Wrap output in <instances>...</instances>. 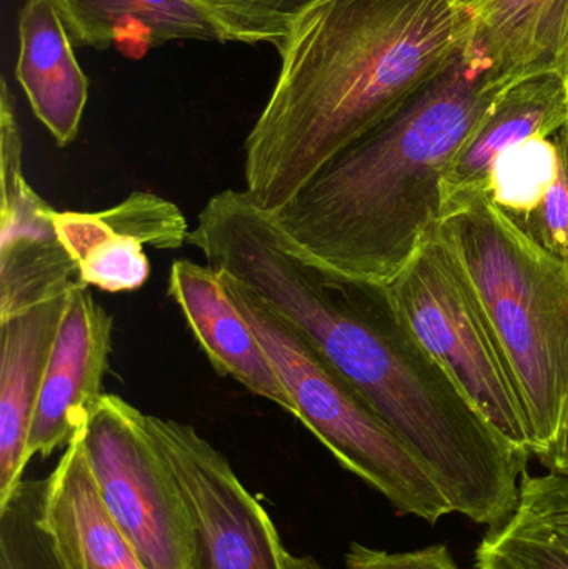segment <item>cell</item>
Returning a JSON list of instances; mask_svg holds the SVG:
<instances>
[{
	"label": "cell",
	"instance_id": "4",
	"mask_svg": "<svg viewBox=\"0 0 568 569\" xmlns=\"http://www.w3.org/2000/svg\"><path fill=\"white\" fill-rule=\"evenodd\" d=\"M436 229L499 335L540 458L556 440L568 395V266L486 192L446 199Z\"/></svg>",
	"mask_w": 568,
	"mask_h": 569
},
{
	"label": "cell",
	"instance_id": "1",
	"mask_svg": "<svg viewBox=\"0 0 568 569\" xmlns=\"http://www.w3.org/2000/svg\"><path fill=\"white\" fill-rule=\"evenodd\" d=\"M470 37L472 17L454 0H316L277 49L276 86L243 143V193L263 212L286 206Z\"/></svg>",
	"mask_w": 568,
	"mask_h": 569
},
{
	"label": "cell",
	"instance_id": "9",
	"mask_svg": "<svg viewBox=\"0 0 568 569\" xmlns=\"http://www.w3.org/2000/svg\"><path fill=\"white\" fill-rule=\"evenodd\" d=\"M57 210L30 186L16 99L0 86V320L83 284L56 232Z\"/></svg>",
	"mask_w": 568,
	"mask_h": 569
},
{
	"label": "cell",
	"instance_id": "20",
	"mask_svg": "<svg viewBox=\"0 0 568 569\" xmlns=\"http://www.w3.org/2000/svg\"><path fill=\"white\" fill-rule=\"evenodd\" d=\"M559 133L510 147L494 162L486 193L514 222L526 219L556 182L560 169Z\"/></svg>",
	"mask_w": 568,
	"mask_h": 569
},
{
	"label": "cell",
	"instance_id": "24",
	"mask_svg": "<svg viewBox=\"0 0 568 569\" xmlns=\"http://www.w3.org/2000/svg\"><path fill=\"white\" fill-rule=\"evenodd\" d=\"M539 460L547 470L554 471V473L568 475V395L556 440Z\"/></svg>",
	"mask_w": 568,
	"mask_h": 569
},
{
	"label": "cell",
	"instance_id": "21",
	"mask_svg": "<svg viewBox=\"0 0 568 569\" xmlns=\"http://www.w3.org/2000/svg\"><path fill=\"white\" fill-rule=\"evenodd\" d=\"M560 169L542 202L516 222L547 252L568 266V127L559 133Z\"/></svg>",
	"mask_w": 568,
	"mask_h": 569
},
{
	"label": "cell",
	"instance_id": "26",
	"mask_svg": "<svg viewBox=\"0 0 568 569\" xmlns=\"http://www.w3.org/2000/svg\"><path fill=\"white\" fill-rule=\"evenodd\" d=\"M562 72H564V76H566V82H567V87H568V62L566 63V67H564Z\"/></svg>",
	"mask_w": 568,
	"mask_h": 569
},
{
	"label": "cell",
	"instance_id": "15",
	"mask_svg": "<svg viewBox=\"0 0 568 569\" xmlns=\"http://www.w3.org/2000/svg\"><path fill=\"white\" fill-rule=\"evenodd\" d=\"M568 127V87L562 70L529 73L504 87L457 152L444 179V202L457 193L486 192L500 153Z\"/></svg>",
	"mask_w": 568,
	"mask_h": 569
},
{
	"label": "cell",
	"instance_id": "18",
	"mask_svg": "<svg viewBox=\"0 0 568 569\" xmlns=\"http://www.w3.org/2000/svg\"><path fill=\"white\" fill-rule=\"evenodd\" d=\"M476 569H568V475H524L516 510L480 540Z\"/></svg>",
	"mask_w": 568,
	"mask_h": 569
},
{
	"label": "cell",
	"instance_id": "19",
	"mask_svg": "<svg viewBox=\"0 0 568 569\" xmlns=\"http://www.w3.org/2000/svg\"><path fill=\"white\" fill-rule=\"evenodd\" d=\"M53 223L86 287L127 293L140 290L150 279L146 246L109 209L57 212Z\"/></svg>",
	"mask_w": 568,
	"mask_h": 569
},
{
	"label": "cell",
	"instance_id": "11",
	"mask_svg": "<svg viewBox=\"0 0 568 569\" xmlns=\"http://www.w3.org/2000/svg\"><path fill=\"white\" fill-rule=\"evenodd\" d=\"M76 49L116 46L139 59L169 42L246 43L277 40L216 0H53Z\"/></svg>",
	"mask_w": 568,
	"mask_h": 569
},
{
	"label": "cell",
	"instance_id": "3",
	"mask_svg": "<svg viewBox=\"0 0 568 569\" xmlns=\"http://www.w3.org/2000/svg\"><path fill=\"white\" fill-rule=\"evenodd\" d=\"M286 317L432 471L454 513L489 528L512 515L530 455L484 417L387 284L313 273Z\"/></svg>",
	"mask_w": 568,
	"mask_h": 569
},
{
	"label": "cell",
	"instance_id": "7",
	"mask_svg": "<svg viewBox=\"0 0 568 569\" xmlns=\"http://www.w3.org/2000/svg\"><path fill=\"white\" fill-rule=\"evenodd\" d=\"M80 438L100 497L143 567L189 569V513L142 411L103 393Z\"/></svg>",
	"mask_w": 568,
	"mask_h": 569
},
{
	"label": "cell",
	"instance_id": "16",
	"mask_svg": "<svg viewBox=\"0 0 568 569\" xmlns=\"http://www.w3.org/2000/svg\"><path fill=\"white\" fill-rule=\"evenodd\" d=\"M53 0H26L19 12L16 77L36 119L59 147L76 142L89 100V77Z\"/></svg>",
	"mask_w": 568,
	"mask_h": 569
},
{
	"label": "cell",
	"instance_id": "22",
	"mask_svg": "<svg viewBox=\"0 0 568 569\" xmlns=\"http://www.w3.org/2000/svg\"><path fill=\"white\" fill-rule=\"evenodd\" d=\"M346 569H460L447 545H430L416 551L389 553L352 543L346 553Z\"/></svg>",
	"mask_w": 568,
	"mask_h": 569
},
{
	"label": "cell",
	"instance_id": "10",
	"mask_svg": "<svg viewBox=\"0 0 568 569\" xmlns=\"http://www.w3.org/2000/svg\"><path fill=\"white\" fill-rule=\"evenodd\" d=\"M112 315L86 284L72 288L50 353L29 435V457L69 447L106 391L112 353Z\"/></svg>",
	"mask_w": 568,
	"mask_h": 569
},
{
	"label": "cell",
	"instance_id": "25",
	"mask_svg": "<svg viewBox=\"0 0 568 569\" xmlns=\"http://www.w3.org/2000/svg\"><path fill=\"white\" fill-rule=\"evenodd\" d=\"M286 569H326L322 565L317 563L313 558L310 557H292L290 553H286Z\"/></svg>",
	"mask_w": 568,
	"mask_h": 569
},
{
	"label": "cell",
	"instance_id": "12",
	"mask_svg": "<svg viewBox=\"0 0 568 569\" xmlns=\"http://www.w3.org/2000/svg\"><path fill=\"white\" fill-rule=\"evenodd\" d=\"M167 293L220 377L232 378L249 393L296 415L279 371L249 321L230 300L219 272L207 263L176 260L170 267Z\"/></svg>",
	"mask_w": 568,
	"mask_h": 569
},
{
	"label": "cell",
	"instance_id": "14",
	"mask_svg": "<svg viewBox=\"0 0 568 569\" xmlns=\"http://www.w3.org/2000/svg\"><path fill=\"white\" fill-rule=\"evenodd\" d=\"M69 293L0 320V510L30 461V427Z\"/></svg>",
	"mask_w": 568,
	"mask_h": 569
},
{
	"label": "cell",
	"instance_id": "17",
	"mask_svg": "<svg viewBox=\"0 0 568 569\" xmlns=\"http://www.w3.org/2000/svg\"><path fill=\"white\" fill-rule=\"evenodd\" d=\"M467 52L500 82L540 70H562L568 49V0H469Z\"/></svg>",
	"mask_w": 568,
	"mask_h": 569
},
{
	"label": "cell",
	"instance_id": "2",
	"mask_svg": "<svg viewBox=\"0 0 568 569\" xmlns=\"http://www.w3.org/2000/svg\"><path fill=\"white\" fill-rule=\"evenodd\" d=\"M507 86L464 50L270 220L327 269L389 284L439 222L447 170Z\"/></svg>",
	"mask_w": 568,
	"mask_h": 569
},
{
	"label": "cell",
	"instance_id": "13",
	"mask_svg": "<svg viewBox=\"0 0 568 569\" xmlns=\"http://www.w3.org/2000/svg\"><path fill=\"white\" fill-rule=\"evenodd\" d=\"M37 523L60 569H147L100 497L80 435L37 488Z\"/></svg>",
	"mask_w": 568,
	"mask_h": 569
},
{
	"label": "cell",
	"instance_id": "6",
	"mask_svg": "<svg viewBox=\"0 0 568 569\" xmlns=\"http://www.w3.org/2000/svg\"><path fill=\"white\" fill-rule=\"evenodd\" d=\"M417 337L507 441L534 457L516 371L472 283L436 227L389 284Z\"/></svg>",
	"mask_w": 568,
	"mask_h": 569
},
{
	"label": "cell",
	"instance_id": "23",
	"mask_svg": "<svg viewBox=\"0 0 568 569\" xmlns=\"http://www.w3.org/2000/svg\"><path fill=\"white\" fill-rule=\"evenodd\" d=\"M250 26L263 30L277 40L276 49L282 46L290 23L316 0H216Z\"/></svg>",
	"mask_w": 568,
	"mask_h": 569
},
{
	"label": "cell",
	"instance_id": "5",
	"mask_svg": "<svg viewBox=\"0 0 568 569\" xmlns=\"http://www.w3.org/2000/svg\"><path fill=\"white\" fill-rule=\"evenodd\" d=\"M223 288L279 371L297 420L346 470L387 498L403 517L436 525L454 513L432 471L320 351L259 295L227 273Z\"/></svg>",
	"mask_w": 568,
	"mask_h": 569
},
{
	"label": "cell",
	"instance_id": "8",
	"mask_svg": "<svg viewBox=\"0 0 568 569\" xmlns=\"http://www.w3.org/2000/svg\"><path fill=\"white\" fill-rule=\"evenodd\" d=\"M143 427L189 513V569H286L269 513L229 460L182 421L143 413Z\"/></svg>",
	"mask_w": 568,
	"mask_h": 569
},
{
	"label": "cell",
	"instance_id": "27",
	"mask_svg": "<svg viewBox=\"0 0 568 569\" xmlns=\"http://www.w3.org/2000/svg\"><path fill=\"white\" fill-rule=\"evenodd\" d=\"M567 62H568V49H567L566 62H564L562 69H564V67H566Z\"/></svg>",
	"mask_w": 568,
	"mask_h": 569
}]
</instances>
